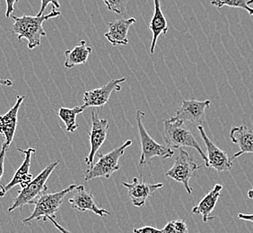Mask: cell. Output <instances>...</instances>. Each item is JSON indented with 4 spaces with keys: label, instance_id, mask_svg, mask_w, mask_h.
<instances>
[{
    "label": "cell",
    "instance_id": "cell-1",
    "mask_svg": "<svg viewBox=\"0 0 253 233\" xmlns=\"http://www.w3.org/2000/svg\"><path fill=\"white\" fill-rule=\"evenodd\" d=\"M60 12L52 6L51 12L48 15L41 16H32L24 15L21 17L12 16L14 24L12 26V34L17 35V39H26L28 40V49H34L41 45V38L45 37L47 34L43 29V23L47 20L58 17Z\"/></svg>",
    "mask_w": 253,
    "mask_h": 233
},
{
    "label": "cell",
    "instance_id": "cell-2",
    "mask_svg": "<svg viewBox=\"0 0 253 233\" xmlns=\"http://www.w3.org/2000/svg\"><path fill=\"white\" fill-rule=\"evenodd\" d=\"M164 138L166 146L174 149H180L181 147L193 148L200 154L201 158L205 161V166L209 167L208 156H206L199 142L195 138L193 134L183 124L180 125L176 122H171L167 119L164 122Z\"/></svg>",
    "mask_w": 253,
    "mask_h": 233
},
{
    "label": "cell",
    "instance_id": "cell-3",
    "mask_svg": "<svg viewBox=\"0 0 253 233\" xmlns=\"http://www.w3.org/2000/svg\"><path fill=\"white\" fill-rule=\"evenodd\" d=\"M59 163V160L49 163L36 178L22 188V190L18 191V194L14 200V203L8 208V212L11 213L16 208L23 207L25 204H34L35 200L38 199L42 194L46 193L48 190L47 181Z\"/></svg>",
    "mask_w": 253,
    "mask_h": 233
},
{
    "label": "cell",
    "instance_id": "cell-4",
    "mask_svg": "<svg viewBox=\"0 0 253 233\" xmlns=\"http://www.w3.org/2000/svg\"><path fill=\"white\" fill-rule=\"evenodd\" d=\"M145 112L137 111L136 114V124L138 128V134L141 141L142 153L139 159L138 165L145 166L149 164L156 157H160L164 160L171 158L174 155V151L167 146L158 144L152 138L148 132L146 131L143 125V117L145 116Z\"/></svg>",
    "mask_w": 253,
    "mask_h": 233
},
{
    "label": "cell",
    "instance_id": "cell-5",
    "mask_svg": "<svg viewBox=\"0 0 253 233\" xmlns=\"http://www.w3.org/2000/svg\"><path fill=\"white\" fill-rule=\"evenodd\" d=\"M77 185L71 184L66 188L65 190L55 192L51 194L44 193L40 196L38 199L34 201V204L35 205L33 214L30 215L29 217L25 219L23 221V224H29L33 220H42L43 222L47 221L49 216L56 218L57 212L59 211L61 204H63V200L65 196L72 192L77 189Z\"/></svg>",
    "mask_w": 253,
    "mask_h": 233
},
{
    "label": "cell",
    "instance_id": "cell-6",
    "mask_svg": "<svg viewBox=\"0 0 253 233\" xmlns=\"http://www.w3.org/2000/svg\"><path fill=\"white\" fill-rule=\"evenodd\" d=\"M131 145V140H126L122 146H119L110 153L100 154L97 162L86 170L84 176L85 181H90L97 178L110 179L114 172L121 169L119 160L125 154L126 148Z\"/></svg>",
    "mask_w": 253,
    "mask_h": 233
},
{
    "label": "cell",
    "instance_id": "cell-7",
    "mask_svg": "<svg viewBox=\"0 0 253 233\" xmlns=\"http://www.w3.org/2000/svg\"><path fill=\"white\" fill-rule=\"evenodd\" d=\"M210 100H183L179 110L176 112L175 116L169 117V120L180 125L195 124L202 126L206 118V110L210 107Z\"/></svg>",
    "mask_w": 253,
    "mask_h": 233
},
{
    "label": "cell",
    "instance_id": "cell-8",
    "mask_svg": "<svg viewBox=\"0 0 253 233\" xmlns=\"http://www.w3.org/2000/svg\"><path fill=\"white\" fill-rule=\"evenodd\" d=\"M179 151L180 152L174 164L166 172V177L181 183L184 186L187 193L190 194L193 192L191 187H190V180L195 171L200 170L202 166L198 165L187 151L182 148H180Z\"/></svg>",
    "mask_w": 253,
    "mask_h": 233
},
{
    "label": "cell",
    "instance_id": "cell-9",
    "mask_svg": "<svg viewBox=\"0 0 253 233\" xmlns=\"http://www.w3.org/2000/svg\"><path fill=\"white\" fill-rule=\"evenodd\" d=\"M109 131V123L107 119L100 118L97 113L92 112V128L88 132L90 139V152L84 159L86 165L91 167L93 164L94 157L96 155L98 151L102 147L103 143L107 138Z\"/></svg>",
    "mask_w": 253,
    "mask_h": 233
},
{
    "label": "cell",
    "instance_id": "cell-10",
    "mask_svg": "<svg viewBox=\"0 0 253 233\" xmlns=\"http://www.w3.org/2000/svg\"><path fill=\"white\" fill-rule=\"evenodd\" d=\"M198 129L204 141L205 146L207 147L209 160L208 168H212L218 172H224L232 170L233 160H231V158H229L227 154L222 149H220L218 146H215L214 143L210 140L203 126H198Z\"/></svg>",
    "mask_w": 253,
    "mask_h": 233
},
{
    "label": "cell",
    "instance_id": "cell-11",
    "mask_svg": "<svg viewBox=\"0 0 253 233\" xmlns=\"http://www.w3.org/2000/svg\"><path fill=\"white\" fill-rule=\"evenodd\" d=\"M126 81V78L112 79L102 87L88 91L84 94V105L85 107L102 108L107 104L109 99L113 92H120L122 90L121 84Z\"/></svg>",
    "mask_w": 253,
    "mask_h": 233
},
{
    "label": "cell",
    "instance_id": "cell-12",
    "mask_svg": "<svg viewBox=\"0 0 253 233\" xmlns=\"http://www.w3.org/2000/svg\"><path fill=\"white\" fill-rule=\"evenodd\" d=\"M122 185L127 190V194L132 204L137 208H142L146 204V200L155 194L156 190L164 187L163 183H146L136 177L131 183L123 182Z\"/></svg>",
    "mask_w": 253,
    "mask_h": 233
},
{
    "label": "cell",
    "instance_id": "cell-13",
    "mask_svg": "<svg viewBox=\"0 0 253 233\" xmlns=\"http://www.w3.org/2000/svg\"><path fill=\"white\" fill-rule=\"evenodd\" d=\"M17 150L20 151L25 155V160L23 161L22 165L20 166L18 170L15 171V175L13 176L12 180H10L8 184L2 186L0 190V196H5L6 192L12 190L13 188L16 187V185H20L21 188H24L26 185L29 183L31 180H33V175L30 173V168H31V161H32V156L35 154V149L34 148H27V149H21L18 148Z\"/></svg>",
    "mask_w": 253,
    "mask_h": 233
},
{
    "label": "cell",
    "instance_id": "cell-14",
    "mask_svg": "<svg viewBox=\"0 0 253 233\" xmlns=\"http://www.w3.org/2000/svg\"><path fill=\"white\" fill-rule=\"evenodd\" d=\"M75 190H76V194L73 197H71L68 200L72 208L76 209L80 212L91 211L100 217H104L106 215H112V214L106 209L98 207L97 204L93 198V194L88 192L87 190H85V188L84 187V185H79Z\"/></svg>",
    "mask_w": 253,
    "mask_h": 233
},
{
    "label": "cell",
    "instance_id": "cell-15",
    "mask_svg": "<svg viewBox=\"0 0 253 233\" xmlns=\"http://www.w3.org/2000/svg\"><path fill=\"white\" fill-rule=\"evenodd\" d=\"M25 96H17L16 102L8 112L0 115V134L5 136L4 145L9 148L15 137V130L17 126V117L18 112L23 102L25 101Z\"/></svg>",
    "mask_w": 253,
    "mask_h": 233
},
{
    "label": "cell",
    "instance_id": "cell-16",
    "mask_svg": "<svg viewBox=\"0 0 253 233\" xmlns=\"http://www.w3.org/2000/svg\"><path fill=\"white\" fill-rule=\"evenodd\" d=\"M136 23V18L131 17L128 19L114 20L112 22L107 23L109 31L104 34V37L107 39L108 41L112 44V46H119L123 45L126 46L128 44L127 34L130 26L135 25Z\"/></svg>",
    "mask_w": 253,
    "mask_h": 233
},
{
    "label": "cell",
    "instance_id": "cell-17",
    "mask_svg": "<svg viewBox=\"0 0 253 233\" xmlns=\"http://www.w3.org/2000/svg\"><path fill=\"white\" fill-rule=\"evenodd\" d=\"M223 186L220 184H215L214 188L210 190L208 194L205 195L202 199L200 200L198 205L192 208V214L196 215H201L204 223H208L210 220H214L216 217L212 216V212L215 208L217 201L220 196L222 195Z\"/></svg>",
    "mask_w": 253,
    "mask_h": 233
},
{
    "label": "cell",
    "instance_id": "cell-18",
    "mask_svg": "<svg viewBox=\"0 0 253 233\" xmlns=\"http://www.w3.org/2000/svg\"><path fill=\"white\" fill-rule=\"evenodd\" d=\"M230 139L239 146V151L234 154L231 160L238 158L244 154L253 155V130L246 126H234L230 134Z\"/></svg>",
    "mask_w": 253,
    "mask_h": 233
},
{
    "label": "cell",
    "instance_id": "cell-19",
    "mask_svg": "<svg viewBox=\"0 0 253 233\" xmlns=\"http://www.w3.org/2000/svg\"><path fill=\"white\" fill-rule=\"evenodd\" d=\"M149 29L153 34L150 52H155L156 42L161 34H166L168 32V25L165 15L161 9L160 0H154V15L149 24Z\"/></svg>",
    "mask_w": 253,
    "mask_h": 233
},
{
    "label": "cell",
    "instance_id": "cell-20",
    "mask_svg": "<svg viewBox=\"0 0 253 233\" xmlns=\"http://www.w3.org/2000/svg\"><path fill=\"white\" fill-rule=\"evenodd\" d=\"M93 49L86 46L85 40H81L80 44L76 46L74 49H68L65 51V68H73L78 65H84L87 62L90 54L92 53Z\"/></svg>",
    "mask_w": 253,
    "mask_h": 233
},
{
    "label": "cell",
    "instance_id": "cell-21",
    "mask_svg": "<svg viewBox=\"0 0 253 233\" xmlns=\"http://www.w3.org/2000/svg\"><path fill=\"white\" fill-rule=\"evenodd\" d=\"M86 109L84 105H79L74 108H59L58 115L66 126V131L74 133L78 128L77 116Z\"/></svg>",
    "mask_w": 253,
    "mask_h": 233
},
{
    "label": "cell",
    "instance_id": "cell-22",
    "mask_svg": "<svg viewBox=\"0 0 253 233\" xmlns=\"http://www.w3.org/2000/svg\"><path fill=\"white\" fill-rule=\"evenodd\" d=\"M252 4H253V0H211V5L217 8L227 5L229 7L246 10L250 15H253V8L251 7Z\"/></svg>",
    "mask_w": 253,
    "mask_h": 233
},
{
    "label": "cell",
    "instance_id": "cell-23",
    "mask_svg": "<svg viewBox=\"0 0 253 233\" xmlns=\"http://www.w3.org/2000/svg\"><path fill=\"white\" fill-rule=\"evenodd\" d=\"M103 2L110 11L116 13L117 15H123L126 12L128 0H103Z\"/></svg>",
    "mask_w": 253,
    "mask_h": 233
},
{
    "label": "cell",
    "instance_id": "cell-24",
    "mask_svg": "<svg viewBox=\"0 0 253 233\" xmlns=\"http://www.w3.org/2000/svg\"><path fill=\"white\" fill-rule=\"evenodd\" d=\"M49 4H52V6L56 7V8H59L60 7V4H59V0H42V5H41V9L37 15L41 16L43 15L44 11L46 9V7L48 6Z\"/></svg>",
    "mask_w": 253,
    "mask_h": 233
},
{
    "label": "cell",
    "instance_id": "cell-25",
    "mask_svg": "<svg viewBox=\"0 0 253 233\" xmlns=\"http://www.w3.org/2000/svg\"><path fill=\"white\" fill-rule=\"evenodd\" d=\"M7 149H8V147L3 144V146H2V149L0 151V180L2 179L3 174H4V170H5V154H6V151H7Z\"/></svg>",
    "mask_w": 253,
    "mask_h": 233
},
{
    "label": "cell",
    "instance_id": "cell-26",
    "mask_svg": "<svg viewBox=\"0 0 253 233\" xmlns=\"http://www.w3.org/2000/svg\"><path fill=\"white\" fill-rule=\"evenodd\" d=\"M174 226H175L176 233H188L189 229L188 225L186 224L185 220H175Z\"/></svg>",
    "mask_w": 253,
    "mask_h": 233
},
{
    "label": "cell",
    "instance_id": "cell-27",
    "mask_svg": "<svg viewBox=\"0 0 253 233\" xmlns=\"http://www.w3.org/2000/svg\"><path fill=\"white\" fill-rule=\"evenodd\" d=\"M134 233H162V231L154 226H144L141 228H136L133 230Z\"/></svg>",
    "mask_w": 253,
    "mask_h": 233
},
{
    "label": "cell",
    "instance_id": "cell-28",
    "mask_svg": "<svg viewBox=\"0 0 253 233\" xmlns=\"http://www.w3.org/2000/svg\"><path fill=\"white\" fill-rule=\"evenodd\" d=\"M18 0H5L6 3V11H5V17H10L11 15L15 11V3H17Z\"/></svg>",
    "mask_w": 253,
    "mask_h": 233
},
{
    "label": "cell",
    "instance_id": "cell-29",
    "mask_svg": "<svg viewBox=\"0 0 253 233\" xmlns=\"http://www.w3.org/2000/svg\"><path fill=\"white\" fill-rule=\"evenodd\" d=\"M47 220H49V221H50V223L51 224H53L54 226L56 227V228L58 229L59 230V232L61 233H72L71 232H69V231H68V230H66V229L64 228L63 226H61L60 224L55 220V218L54 217H51V216H49L48 218H47Z\"/></svg>",
    "mask_w": 253,
    "mask_h": 233
},
{
    "label": "cell",
    "instance_id": "cell-30",
    "mask_svg": "<svg viewBox=\"0 0 253 233\" xmlns=\"http://www.w3.org/2000/svg\"><path fill=\"white\" fill-rule=\"evenodd\" d=\"M162 233H176L175 226H174V222L171 221L166 224L165 228L162 229Z\"/></svg>",
    "mask_w": 253,
    "mask_h": 233
},
{
    "label": "cell",
    "instance_id": "cell-31",
    "mask_svg": "<svg viewBox=\"0 0 253 233\" xmlns=\"http://www.w3.org/2000/svg\"><path fill=\"white\" fill-rule=\"evenodd\" d=\"M238 217L239 219H241V220H244V221H250V222L253 223V214H239Z\"/></svg>",
    "mask_w": 253,
    "mask_h": 233
},
{
    "label": "cell",
    "instance_id": "cell-32",
    "mask_svg": "<svg viewBox=\"0 0 253 233\" xmlns=\"http://www.w3.org/2000/svg\"><path fill=\"white\" fill-rule=\"evenodd\" d=\"M0 84L1 85H5V86H12L13 85V82L9 80V79L0 78Z\"/></svg>",
    "mask_w": 253,
    "mask_h": 233
},
{
    "label": "cell",
    "instance_id": "cell-33",
    "mask_svg": "<svg viewBox=\"0 0 253 233\" xmlns=\"http://www.w3.org/2000/svg\"><path fill=\"white\" fill-rule=\"evenodd\" d=\"M248 196L249 198H251V199L253 200V189L252 190H250L248 191Z\"/></svg>",
    "mask_w": 253,
    "mask_h": 233
}]
</instances>
